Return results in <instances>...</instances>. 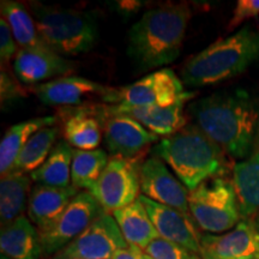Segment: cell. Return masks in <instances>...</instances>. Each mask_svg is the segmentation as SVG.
I'll return each mask as SVG.
<instances>
[{
	"instance_id": "6da1fadb",
	"label": "cell",
	"mask_w": 259,
	"mask_h": 259,
	"mask_svg": "<svg viewBox=\"0 0 259 259\" xmlns=\"http://www.w3.org/2000/svg\"><path fill=\"white\" fill-rule=\"evenodd\" d=\"M189 114L233 158L248 157L259 125V103L244 89L216 93L191 102Z\"/></svg>"
},
{
	"instance_id": "7a4b0ae2",
	"label": "cell",
	"mask_w": 259,
	"mask_h": 259,
	"mask_svg": "<svg viewBox=\"0 0 259 259\" xmlns=\"http://www.w3.org/2000/svg\"><path fill=\"white\" fill-rule=\"evenodd\" d=\"M191 16L187 4H169L145 12L132 25L127 54L139 69L161 67L179 58Z\"/></svg>"
},
{
	"instance_id": "3957f363",
	"label": "cell",
	"mask_w": 259,
	"mask_h": 259,
	"mask_svg": "<svg viewBox=\"0 0 259 259\" xmlns=\"http://www.w3.org/2000/svg\"><path fill=\"white\" fill-rule=\"evenodd\" d=\"M151 151L171 168L190 192L204 181L220 178L227 168L225 151L193 122L162 138Z\"/></svg>"
},
{
	"instance_id": "277c9868",
	"label": "cell",
	"mask_w": 259,
	"mask_h": 259,
	"mask_svg": "<svg viewBox=\"0 0 259 259\" xmlns=\"http://www.w3.org/2000/svg\"><path fill=\"white\" fill-rule=\"evenodd\" d=\"M259 60V30L248 25L191 58L181 69L189 87H208L245 72Z\"/></svg>"
},
{
	"instance_id": "5b68a950",
	"label": "cell",
	"mask_w": 259,
	"mask_h": 259,
	"mask_svg": "<svg viewBox=\"0 0 259 259\" xmlns=\"http://www.w3.org/2000/svg\"><path fill=\"white\" fill-rule=\"evenodd\" d=\"M38 35L44 44L61 57L89 52L95 46L99 28L93 12L77 11L40 3L29 5Z\"/></svg>"
},
{
	"instance_id": "8992f818",
	"label": "cell",
	"mask_w": 259,
	"mask_h": 259,
	"mask_svg": "<svg viewBox=\"0 0 259 259\" xmlns=\"http://www.w3.org/2000/svg\"><path fill=\"white\" fill-rule=\"evenodd\" d=\"M189 208L200 231L209 234L231 231L241 221L234 186L223 178H212L191 191Z\"/></svg>"
},
{
	"instance_id": "52a82bcc",
	"label": "cell",
	"mask_w": 259,
	"mask_h": 259,
	"mask_svg": "<svg viewBox=\"0 0 259 259\" xmlns=\"http://www.w3.org/2000/svg\"><path fill=\"white\" fill-rule=\"evenodd\" d=\"M185 93L183 82L176 72L163 67L128 85L112 88L105 103L122 107H168L176 103Z\"/></svg>"
},
{
	"instance_id": "ba28073f",
	"label": "cell",
	"mask_w": 259,
	"mask_h": 259,
	"mask_svg": "<svg viewBox=\"0 0 259 259\" xmlns=\"http://www.w3.org/2000/svg\"><path fill=\"white\" fill-rule=\"evenodd\" d=\"M105 212L89 191H80L53 225L38 232L44 257L51 258L63 250Z\"/></svg>"
},
{
	"instance_id": "9c48e42d",
	"label": "cell",
	"mask_w": 259,
	"mask_h": 259,
	"mask_svg": "<svg viewBox=\"0 0 259 259\" xmlns=\"http://www.w3.org/2000/svg\"><path fill=\"white\" fill-rule=\"evenodd\" d=\"M141 164L135 160L109 157L102 176L89 191L106 212H114L138 199L141 196Z\"/></svg>"
},
{
	"instance_id": "30bf717a",
	"label": "cell",
	"mask_w": 259,
	"mask_h": 259,
	"mask_svg": "<svg viewBox=\"0 0 259 259\" xmlns=\"http://www.w3.org/2000/svg\"><path fill=\"white\" fill-rule=\"evenodd\" d=\"M126 245L127 242L113 215L105 212L82 234L48 259H112L115 252Z\"/></svg>"
},
{
	"instance_id": "8fae6325",
	"label": "cell",
	"mask_w": 259,
	"mask_h": 259,
	"mask_svg": "<svg viewBox=\"0 0 259 259\" xmlns=\"http://www.w3.org/2000/svg\"><path fill=\"white\" fill-rule=\"evenodd\" d=\"M100 112L107 153L112 156L137 161L151 144L160 142L158 136L127 115L107 114L103 105H100Z\"/></svg>"
},
{
	"instance_id": "7c38bea8",
	"label": "cell",
	"mask_w": 259,
	"mask_h": 259,
	"mask_svg": "<svg viewBox=\"0 0 259 259\" xmlns=\"http://www.w3.org/2000/svg\"><path fill=\"white\" fill-rule=\"evenodd\" d=\"M202 259H259V221L242 219L225 234H203Z\"/></svg>"
},
{
	"instance_id": "4fadbf2b",
	"label": "cell",
	"mask_w": 259,
	"mask_h": 259,
	"mask_svg": "<svg viewBox=\"0 0 259 259\" xmlns=\"http://www.w3.org/2000/svg\"><path fill=\"white\" fill-rule=\"evenodd\" d=\"M34 92L44 105L71 108L105 103L112 88L84 77L69 76L38 84Z\"/></svg>"
},
{
	"instance_id": "5bb4252c",
	"label": "cell",
	"mask_w": 259,
	"mask_h": 259,
	"mask_svg": "<svg viewBox=\"0 0 259 259\" xmlns=\"http://www.w3.org/2000/svg\"><path fill=\"white\" fill-rule=\"evenodd\" d=\"M139 179L143 196L156 203L190 213V191L171 174L161 158L151 156L142 162Z\"/></svg>"
},
{
	"instance_id": "9a60e30c",
	"label": "cell",
	"mask_w": 259,
	"mask_h": 259,
	"mask_svg": "<svg viewBox=\"0 0 259 259\" xmlns=\"http://www.w3.org/2000/svg\"><path fill=\"white\" fill-rule=\"evenodd\" d=\"M138 199L147 209L160 238L176 242L200 255V239L203 234L192 215L154 202L143 194Z\"/></svg>"
},
{
	"instance_id": "2e32d148",
	"label": "cell",
	"mask_w": 259,
	"mask_h": 259,
	"mask_svg": "<svg viewBox=\"0 0 259 259\" xmlns=\"http://www.w3.org/2000/svg\"><path fill=\"white\" fill-rule=\"evenodd\" d=\"M76 65L54 53L50 48H19L14 61V71L22 83L29 85L69 77Z\"/></svg>"
},
{
	"instance_id": "e0dca14e",
	"label": "cell",
	"mask_w": 259,
	"mask_h": 259,
	"mask_svg": "<svg viewBox=\"0 0 259 259\" xmlns=\"http://www.w3.org/2000/svg\"><path fill=\"white\" fill-rule=\"evenodd\" d=\"M192 97H194V93L186 92L176 103L168 107H122L103 105V109L107 114L127 115L143 125L151 134L158 137L162 136L164 138L177 134L187 125L184 107Z\"/></svg>"
},
{
	"instance_id": "ac0fdd59",
	"label": "cell",
	"mask_w": 259,
	"mask_h": 259,
	"mask_svg": "<svg viewBox=\"0 0 259 259\" xmlns=\"http://www.w3.org/2000/svg\"><path fill=\"white\" fill-rule=\"evenodd\" d=\"M65 141L78 150L97 149L102 139L100 105L64 108L61 113Z\"/></svg>"
},
{
	"instance_id": "d6986e66",
	"label": "cell",
	"mask_w": 259,
	"mask_h": 259,
	"mask_svg": "<svg viewBox=\"0 0 259 259\" xmlns=\"http://www.w3.org/2000/svg\"><path fill=\"white\" fill-rule=\"evenodd\" d=\"M80 192L73 185L53 187L35 184L28 199V218L38 232L48 228L63 215L72 199Z\"/></svg>"
},
{
	"instance_id": "ffe728a7",
	"label": "cell",
	"mask_w": 259,
	"mask_h": 259,
	"mask_svg": "<svg viewBox=\"0 0 259 259\" xmlns=\"http://www.w3.org/2000/svg\"><path fill=\"white\" fill-rule=\"evenodd\" d=\"M0 251L11 259H41L44 257L40 233L27 216L22 215L2 227Z\"/></svg>"
},
{
	"instance_id": "44dd1931",
	"label": "cell",
	"mask_w": 259,
	"mask_h": 259,
	"mask_svg": "<svg viewBox=\"0 0 259 259\" xmlns=\"http://www.w3.org/2000/svg\"><path fill=\"white\" fill-rule=\"evenodd\" d=\"M232 183L241 219H255L259 215V150L235 163Z\"/></svg>"
},
{
	"instance_id": "7402d4cb",
	"label": "cell",
	"mask_w": 259,
	"mask_h": 259,
	"mask_svg": "<svg viewBox=\"0 0 259 259\" xmlns=\"http://www.w3.org/2000/svg\"><path fill=\"white\" fill-rule=\"evenodd\" d=\"M112 215L127 245L145 250L151 242L160 238L147 209L139 199L125 208L115 210Z\"/></svg>"
},
{
	"instance_id": "603a6c76",
	"label": "cell",
	"mask_w": 259,
	"mask_h": 259,
	"mask_svg": "<svg viewBox=\"0 0 259 259\" xmlns=\"http://www.w3.org/2000/svg\"><path fill=\"white\" fill-rule=\"evenodd\" d=\"M57 122L56 116H40L29 119L11 126L5 132L0 143V173L2 177L9 174L14 168L19 153L32 135L45 127L54 126Z\"/></svg>"
},
{
	"instance_id": "cb8c5ba5",
	"label": "cell",
	"mask_w": 259,
	"mask_h": 259,
	"mask_svg": "<svg viewBox=\"0 0 259 259\" xmlns=\"http://www.w3.org/2000/svg\"><path fill=\"white\" fill-rule=\"evenodd\" d=\"M31 178L28 174L15 173L2 177L0 180V220L2 227L16 221L23 215L27 199L31 191Z\"/></svg>"
},
{
	"instance_id": "d4e9b609",
	"label": "cell",
	"mask_w": 259,
	"mask_h": 259,
	"mask_svg": "<svg viewBox=\"0 0 259 259\" xmlns=\"http://www.w3.org/2000/svg\"><path fill=\"white\" fill-rule=\"evenodd\" d=\"M74 149L65 139L58 142L41 167L29 174L35 184L67 187L71 186V167Z\"/></svg>"
},
{
	"instance_id": "484cf974",
	"label": "cell",
	"mask_w": 259,
	"mask_h": 259,
	"mask_svg": "<svg viewBox=\"0 0 259 259\" xmlns=\"http://www.w3.org/2000/svg\"><path fill=\"white\" fill-rule=\"evenodd\" d=\"M2 17L11 28L19 48H48L38 35L36 24L27 6L12 0L2 2Z\"/></svg>"
},
{
	"instance_id": "4316f807",
	"label": "cell",
	"mask_w": 259,
	"mask_h": 259,
	"mask_svg": "<svg viewBox=\"0 0 259 259\" xmlns=\"http://www.w3.org/2000/svg\"><path fill=\"white\" fill-rule=\"evenodd\" d=\"M59 136L58 126L45 127L31 136L24 148L19 153L11 171L21 174H30L44 164L50 156L52 149L57 143Z\"/></svg>"
},
{
	"instance_id": "83f0119b",
	"label": "cell",
	"mask_w": 259,
	"mask_h": 259,
	"mask_svg": "<svg viewBox=\"0 0 259 259\" xmlns=\"http://www.w3.org/2000/svg\"><path fill=\"white\" fill-rule=\"evenodd\" d=\"M109 161L108 153L103 149L78 150L74 149L71 183L78 190L90 191L102 176Z\"/></svg>"
},
{
	"instance_id": "f1b7e54d",
	"label": "cell",
	"mask_w": 259,
	"mask_h": 259,
	"mask_svg": "<svg viewBox=\"0 0 259 259\" xmlns=\"http://www.w3.org/2000/svg\"><path fill=\"white\" fill-rule=\"evenodd\" d=\"M145 252L153 259H202L198 253L162 238L151 242L145 248Z\"/></svg>"
},
{
	"instance_id": "f546056e",
	"label": "cell",
	"mask_w": 259,
	"mask_h": 259,
	"mask_svg": "<svg viewBox=\"0 0 259 259\" xmlns=\"http://www.w3.org/2000/svg\"><path fill=\"white\" fill-rule=\"evenodd\" d=\"M19 48L16 42L11 28L4 17L0 18V58L3 64L10 63L12 58H16Z\"/></svg>"
},
{
	"instance_id": "4dcf8cb0",
	"label": "cell",
	"mask_w": 259,
	"mask_h": 259,
	"mask_svg": "<svg viewBox=\"0 0 259 259\" xmlns=\"http://www.w3.org/2000/svg\"><path fill=\"white\" fill-rule=\"evenodd\" d=\"M259 15V0H239L227 30L232 31L245 21Z\"/></svg>"
},
{
	"instance_id": "1f68e13d",
	"label": "cell",
	"mask_w": 259,
	"mask_h": 259,
	"mask_svg": "<svg viewBox=\"0 0 259 259\" xmlns=\"http://www.w3.org/2000/svg\"><path fill=\"white\" fill-rule=\"evenodd\" d=\"M24 90L19 87L17 82L8 73V71H2L0 73V95H2V103L15 101L19 97L24 96Z\"/></svg>"
},
{
	"instance_id": "d6a6232c",
	"label": "cell",
	"mask_w": 259,
	"mask_h": 259,
	"mask_svg": "<svg viewBox=\"0 0 259 259\" xmlns=\"http://www.w3.org/2000/svg\"><path fill=\"white\" fill-rule=\"evenodd\" d=\"M112 259H153L145 250L134 245H126L125 247L118 250Z\"/></svg>"
},
{
	"instance_id": "836d02e7",
	"label": "cell",
	"mask_w": 259,
	"mask_h": 259,
	"mask_svg": "<svg viewBox=\"0 0 259 259\" xmlns=\"http://www.w3.org/2000/svg\"><path fill=\"white\" fill-rule=\"evenodd\" d=\"M0 259H11V258H9V257H6V255L2 254V257H0Z\"/></svg>"
},
{
	"instance_id": "e575fe53",
	"label": "cell",
	"mask_w": 259,
	"mask_h": 259,
	"mask_svg": "<svg viewBox=\"0 0 259 259\" xmlns=\"http://www.w3.org/2000/svg\"><path fill=\"white\" fill-rule=\"evenodd\" d=\"M252 259H255V258H252Z\"/></svg>"
}]
</instances>
